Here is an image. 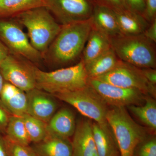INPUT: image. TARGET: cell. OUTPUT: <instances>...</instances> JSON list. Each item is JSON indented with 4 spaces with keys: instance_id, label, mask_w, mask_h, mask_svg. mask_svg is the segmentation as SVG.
Instances as JSON below:
<instances>
[{
    "instance_id": "cell-5",
    "label": "cell",
    "mask_w": 156,
    "mask_h": 156,
    "mask_svg": "<svg viewBox=\"0 0 156 156\" xmlns=\"http://www.w3.org/2000/svg\"><path fill=\"white\" fill-rule=\"evenodd\" d=\"M110 39L112 49L121 61L139 68H156L154 44L143 34L134 36L120 35Z\"/></svg>"
},
{
    "instance_id": "cell-22",
    "label": "cell",
    "mask_w": 156,
    "mask_h": 156,
    "mask_svg": "<svg viewBox=\"0 0 156 156\" xmlns=\"http://www.w3.org/2000/svg\"><path fill=\"white\" fill-rule=\"evenodd\" d=\"M93 137L99 156H111L118 149L111 130H106L96 122L92 124Z\"/></svg>"
},
{
    "instance_id": "cell-24",
    "label": "cell",
    "mask_w": 156,
    "mask_h": 156,
    "mask_svg": "<svg viewBox=\"0 0 156 156\" xmlns=\"http://www.w3.org/2000/svg\"><path fill=\"white\" fill-rule=\"evenodd\" d=\"M5 130L7 138L11 141L23 145H29L30 143L22 117L11 116Z\"/></svg>"
},
{
    "instance_id": "cell-28",
    "label": "cell",
    "mask_w": 156,
    "mask_h": 156,
    "mask_svg": "<svg viewBox=\"0 0 156 156\" xmlns=\"http://www.w3.org/2000/svg\"><path fill=\"white\" fill-rule=\"evenodd\" d=\"M145 9L143 17L151 23L156 19V0H144Z\"/></svg>"
},
{
    "instance_id": "cell-26",
    "label": "cell",
    "mask_w": 156,
    "mask_h": 156,
    "mask_svg": "<svg viewBox=\"0 0 156 156\" xmlns=\"http://www.w3.org/2000/svg\"><path fill=\"white\" fill-rule=\"evenodd\" d=\"M8 156H37L33 148L13 142L6 138L4 141Z\"/></svg>"
},
{
    "instance_id": "cell-32",
    "label": "cell",
    "mask_w": 156,
    "mask_h": 156,
    "mask_svg": "<svg viewBox=\"0 0 156 156\" xmlns=\"http://www.w3.org/2000/svg\"><path fill=\"white\" fill-rule=\"evenodd\" d=\"M113 10L128 9L124 0H98Z\"/></svg>"
},
{
    "instance_id": "cell-35",
    "label": "cell",
    "mask_w": 156,
    "mask_h": 156,
    "mask_svg": "<svg viewBox=\"0 0 156 156\" xmlns=\"http://www.w3.org/2000/svg\"><path fill=\"white\" fill-rule=\"evenodd\" d=\"M0 156H8L5 143L0 138Z\"/></svg>"
},
{
    "instance_id": "cell-12",
    "label": "cell",
    "mask_w": 156,
    "mask_h": 156,
    "mask_svg": "<svg viewBox=\"0 0 156 156\" xmlns=\"http://www.w3.org/2000/svg\"><path fill=\"white\" fill-rule=\"evenodd\" d=\"M26 92L28 101L27 114L47 124L57 108L53 95L37 88Z\"/></svg>"
},
{
    "instance_id": "cell-1",
    "label": "cell",
    "mask_w": 156,
    "mask_h": 156,
    "mask_svg": "<svg viewBox=\"0 0 156 156\" xmlns=\"http://www.w3.org/2000/svg\"><path fill=\"white\" fill-rule=\"evenodd\" d=\"M92 28L91 18L62 26L43 55V61L59 68L77 63L82 57Z\"/></svg>"
},
{
    "instance_id": "cell-36",
    "label": "cell",
    "mask_w": 156,
    "mask_h": 156,
    "mask_svg": "<svg viewBox=\"0 0 156 156\" xmlns=\"http://www.w3.org/2000/svg\"><path fill=\"white\" fill-rule=\"evenodd\" d=\"M5 82V80H4L3 76L2 75L1 71H0V93H1V91H2V89Z\"/></svg>"
},
{
    "instance_id": "cell-33",
    "label": "cell",
    "mask_w": 156,
    "mask_h": 156,
    "mask_svg": "<svg viewBox=\"0 0 156 156\" xmlns=\"http://www.w3.org/2000/svg\"><path fill=\"white\" fill-rule=\"evenodd\" d=\"M144 76L148 82L153 86L156 85V69L147 68H140Z\"/></svg>"
},
{
    "instance_id": "cell-23",
    "label": "cell",
    "mask_w": 156,
    "mask_h": 156,
    "mask_svg": "<svg viewBox=\"0 0 156 156\" xmlns=\"http://www.w3.org/2000/svg\"><path fill=\"white\" fill-rule=\"evenodd\" d=\"M144 105H131L128 109L144 125L153 130L156 129V102L154 98L147 95Z\"/></svg>"
},
{
    "instance_id": "cell-27",
    "label": "cell",
    "mask_w": 156,
    "mask_h": 156,
    "mask_svg": "<svg viewBox=\"0 0 156 156\" xmlns=\"http://www.w3.org/2000/svg\"><path fill=\"white\" fill-rule=\"evenodd\" d=\"M133 156H156V139L147 137L136 146Z\"/></svg>"
},
{
    "instance_id": "cell-17",
    "label": "cell",
    "mask_w": 156,
    "mask_h": 156,
    "mask_svg": "<svg viewBox=\"0 0 156 156\" xmlns=\"http://www.w3.org/2000/svg\"><path fill=\"white\" fill-rule=\"evenodd\" d=\"M76 128L75 118L69 109H61L55 113L47 124L48 135L69 138L74 134Z\"/></svg>"
},
{
    "instance_id": "cell-11",
    "label": "cell",
    "mask_w": 156,
    "mask_h": 156,
    "mask_svg": "<svg viewBox=\"0 0 156 156\" xmlns=\"http://www.w3.org/2000/svg\"><path fill=\"white\" fill-rule=\"evenodd\" d=\"M89 84L108 106L139 105L147 96L138 89L116 87L96 79L89 78Z\"/></svg>"
},
{
    "instance_id": "cell-3",
    "label": "cell",
    "mask_w": 156,
    "mask_h": 156,
    "mask_svg": "<svg viewBox=\"0 0 156 156\" xmlns=\"http://www.w3.org/2000/svg\"><path fill=\"white\" fill-rule=\"evenodd\" d=\"M35 75L36 88L51 95L76 91L89 85V77L82 58L73 65L52 71H44L36 66Z\"/></svg>"
},
{
    "instance_id": "cell-6",
    "label": "cell",
    "mask_w": 156,
    "mask_h": 156,
    "mask_svg": "<svg viewBox=\"0 0 156 156\" xmlns=\"http://www.w3.org/2000/svg\"><path fill=\"white\" fill-rule=\"evenodd\" d=\"M69 104L88 119L94 120L102 128L111 130L106 115L108 105L90 85L76 91L52 95Z\"/></svg>"
},
{
    "instance_id": "cell-7",
    "label": "cell",
    "mask_w": 156,
    "mask_h": 156,
    "mask_svg": "<svg viewBox=\"0 0 156 156\" xmlns=\"http://www.w3.org/2000/svg\"><path fill=\"white\" fill-rule=\"evenodd\" d=\"M23 27L15 18L0 19V40L10 53L22 56L36 65L43 61V56L33 47Z\"/></svg>"
},
{
    "instance_id": "cell-31",
    "label": "cell",
    "mask_w": 156,
    "mask_h": 156,
    "mask_svg": "<svg viewBox=\"0 0 156 156\" xmlns=\"http://www.w3.org/2000/svg\"><path fill=\"white\" fill-rule=\"evenodd\" d=\"M144 36L154 44L156 43V19L150 23L143 33Z\"/></svg>"
},
{
    "instance_id": "cell-10",
    "label": "cell",
    "mask_w": 156,
    "mask_h": 156,
    "mask_svg": "<svg viewBox=\"0 0 156 156\" xmlns=\"http://www.w3.org/2000/svg\"><path fill=\"white\" fill-rule=\"evenodd\" d=\"M44 1L45 7L62 26L90 19L95 5V0Z\"/></svg>"
},
{
    "instance_id": "cell-20",
    "label": "cell",
    "mask_w": 156,
    "mask_h": 156,
    "mask_svg": "<svg viewBox=\"0 0 156 156\" xmlns=\"http://www.w3.org/2000/svg\"><path fill=\"white\" fill-rule=\"evenodd\" d=\"M119 58L114 51L110 48L92 61L85 64L89 78L94 79L106 73L114 68L119 62Z\"/></svg>"
},
{
    "instance_id": "cell-13",
    "label": "cell",
    "mask_w": 156,
    "mask_h": 156,
    "mask_svg": "<svg viewBox=\"0 0 156 156\" xmlns=\"http://www.w3.org/2000/svg\"><path fill=\"white\" fill-rule=\"evenodd\" d=\"M92 122L82 120L76 126L72 142L73 156H99L93 137Z\"/></svg>"
},
{
    "instance_id": "cell-37",
    "label": "cell",
    "mask_w": 156,
    "mask_h": 156,
    "mask_svg": "<svg viewBox=\"0 0 156 156\" xmlns=\"http://www.w3.org/2000/svg\"><path fill=\"white\" fill-rule=\"evenodd\" d=\"M111 156H120L119 152L118 149H116L112 153Z\"/></svg>"
},
{
    "instance_id": "cell-25",
    "label": "cell",
    "mask_w": 156,
    "mask_h": 156,
    "mask_svg": "<svg viewBox=\"0 0 156 156\" xmlns=\"http://www.w3.org/2000/svg\"><path fill=\"white\" fill-rule=\"evenodd\" d=\"M22 117L31 142L37 143L47 137V123L27 114Z\"/></svg>"
},
{
    "instance_id": "cell-29",
    "label": "cell",
    "mask_w": 156,
    "mask_h": 156,
    "mask_svg": "<svg viewBox=\"0 0 156 156\" xmlns=\"http://www.w3.org/2000/svg\"><path fill=\"white\" fill-rule=\"evenodd\" d=\"M128 9L143 16L145 9L144 0H124Z\"/></svg>"
},
{
    "instance_id": "cell-14",
    "label": "cell",
    "mask_w": 156,
    "mask_h": 156,
    "mask_svg": "<svg viewBox=\"0 0 156 156\" xmlns=\"http://www.w3.org/2000/svg\"><path fill=\"white\" fill-rule=\"evenodd\" d=\"M91 19L92 27L109 37L122 35L114 10L98 0H95Z\"/></svg>"
},
{
    "instance_id": "cell-9",
    "label": "cell",
    "mask_w": 156,
    "mask_h": 156,
    "mask_svg": "<svg viewBox=\"0 0 156 156\" xmlns=\"http://www.w3.org/2000/svg\"><path fill=\"white\" fill-rule=\"evenodd\" d=\"M36 66L27 58L10 53L0 63V71L5 81L27 92L36 88Z\"/></svg>"
},
{
    "instance_id": "cell-2",
    "label": "cell",
    "mask_w": 156,
    "mask_h": 156,
    "mask_svg": "<svg viewBox=\"0 0 156 156\" xmlns=\"http://www.w3.org/2000/svg\"><path fill=\"white\" fill-rule=\"evenodd\" d=\"M14 18L27 29L31 44L42 56L62 27L45 6L30 9Z\"/></svg>"
},
{
    "instance_id": "cell-4",
    "label": "cell",
    "mask_w": 156,
    "mask_h": 156,
    "mask_svg": "<svg viewBox=\"0 0 156 156\" xmlns=\"http://www.w3.org/2000/svg\"><path fill=\"white\" fill-rule=\"evenodd\" d=\"M106 119L120 156H133L136 146L148 136L145 129L133 119L125 107L108 108Z\"/></svg>"
},
{
    "instance_id": "cell-34",
    "label": "cell",
    "mask_w": 156,
    "mask_h": 156,
    "mask_svg": "<svg viewBox=\"0 0 156 156\" xmlns=\"http://www.w3.org/2000/svg\"><path fill=\"white\" fill-rule=\"evenodd\" d=\"M10 53L8 48L0 40V63L9 56Z\"/></svg>"
},
{
    "instance_id": "cell-18",
    "label": "cell",
    "mask_w": 156,
    "mask_h": 156,
    "mask_svg": "<svg viewBox=\"0 0 156 156\" xmlns=\"http://www.w3.org/2000/svg\"><path fill=\"white\" fill-rule=\"evenodd\" d=\"M33 148L37 156H73L72 142L69 138L48 135Z\"/></svg>"
},
{
    "instance_id": "cell-21",
    "label": "cell",
    "mask_w": 156,
    "mask_h": 156,
    "mask_svg": "<svg viewBox=\"0 0 156 156\" xmlns=\"http://www.w3.org/2000/svg\"><path fill=\"white\" fill-rule=\"evenodd\" d=\"M45 6L44 0H0V19L14 18L37 7Z\"/></svg>"
},
{
    "instance_id": "cell-19",
    "label": "cell",
    "mask_w": 156,
    "mask_h": 156,
    "mask_svg": "<svg viewBox=\"0 0 156 156\" xmlns=\"http://www.w3.org/2000/svg\"><path fill=\"white\" fill-rule=\"evenodd\" d=\"M111 48L110 38L92 25L81 58L87 64Z\"/></svg>"
},
{
    "instance_id": "cell-30",
    "label": "cell",
    "mask_w": 156,
    "mask_h": 156,
    "mask_svg": "<svg viewBox=\"0 0 156 156\" xmlns=\"http://www.w3.org/2000/svg\"><path fill=\"white\" fill-rule=\"evenodd\" d=\"M9 112L7 110L0 101V130L5 129L9 118Z\"/></svg>"
},
{
    "instance_id": "cell-16",
    "label": "cell",
    "mask_w": 156,
    "mask_h": 156,
    "mask_svg": "<svg viewBox=\"0 0 156 156\" xmlns=\"http://www.w3.org/2000/svg\"><path fill=\"white\" fill-rule=\"evenodd\" d=\"M113 10L120 32L123 35L143 34L150 23L141 14L128 9Z\"/></svg>"
},
{
    "instance_id": "cell-8",
    "label": "cell",
    "mask_w": 156,
    "mask_h": 156,
    "mask_svg": "<svg viewBox=\"0 0 156 156\" xmlns=\"http://www.w3.org/2000/svg\"><path fill=\"white\" fill-rule=\"evenodd\" d=\"M94 79L116 87L138 89L145 95L156 97V86L146 80L141 69L120 60L111 70Z\"/></svg>"
},
{
    "instance_id": "cell-15",
    "label": "cell",
    "mask_w": 156,
    "mask_h": 156,
    "mask_svg": "<svg viewBox=\"0 0 156 156\" xmlns=\"http://www.w3.org/2000/svg\"><path fill=\"white\" fill-rule=\"evenodd\" d=\"M0 101L12 115L22 117L27 114L26 92L6 81L0 93Z\"/></svg>"
}]
</instances>
